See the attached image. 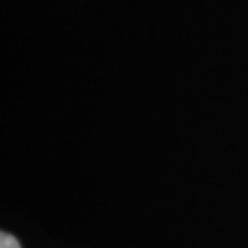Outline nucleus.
Returning a JSON list of instances; mask_svg holds the SVG:
<instances>
[{
  "label": "nucleus",
  "mask_w": 248,
  "mask_h": 248,
  "mask_svg": "<svg viewBox=\"0 0 248 248\" xmlns=\"http://www.w3.org/2000/svg\"><path fill=\"white\" fill-rule=\"evenodd\" d=\"M0 248H20V245H18V241L11 233L2 232V235H0Z\"/></svg>",
  "instance_id": "nucleus-1"
}]
</instances>
